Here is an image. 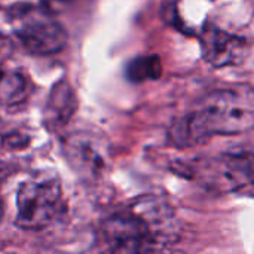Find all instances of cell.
<instances>
[{
    "label": "cell",
    "mask_w": 254,
    "mask_h": 254,
    "mask_svg": "<svg viewBox=\"0 0 254 254\" xmlns=\"http://www.w3.org/2000/svg\"><path fill=\"white\" fill-rule=\"evenodd\" d=\"M254 128V112L241 107L216 106L183 116L173 128L171 138L179 146H195L214 135H235Z\"/></svg>",
    "instance_id": "cell-1"
},
{
    "label": "cell",
    "mask_w": 254,
    "mask_h": 254,
    "mask_svg": "<svg viewBox=\"0 0 254 254\" xmlns=\"http://www.w3.org/2000/svg\"><path fill=\"white\" fill-rule=\"evenodd\" d=\"M30 94V83L27 77L15 70L0 73V103L7 107L22 104Z\"/></svg>",
    "instance_id": "cell-7"
},
{
    "label": "cell",
    "mask_w": 254,
    "mask_h": 254,
    "mask_svg": "<svg viewBox=\"0 0 254 254\" xmlns=\"http://www.w3.org/2000/svg\"><path fill=\"white\" fill-rule=\"evenodd\" d=\"M204 58L214 67L238 65L247 55L244 39L229 34L213 25H207L201 34Z\"/></svg>",
    "instance_id": "cell-5"
},
{
    "label": "cell",
    "mask_w": 254,
    "mask_h": 254,
    "mask_svg": "<svg viewBox=\"0 0 254 254\" xmlns=\"http://www.w3.org/2000/svg\"><path fill=\"white\" fill-rule=\"evenodd\" d=\"M3 217V204H1V199H0V220Z\"/></svg>",
    "instance_id": "cell-13"
},
{
    "label": "cell",
    "mask_w": 254,
    "mask_h": 254,
    "mask_svg": "<svg viewBox=\"0 0 254 254\" xmlns=\"http://www.w3.org/2000/svg\"><path fill=\"white\" fill-rule=\"evenodd\" d=\"M43 3V6L51 10V12H57V10H61L63 7H65L68 4L70 0H40Z\"/></svg>",
    "instance_id": "cell-11"
},
{
    "label": "cell",
    "mask_w": 254,
    "mask_h": 254,
    "mask_svg": "<svg viewBox=\"0 0 254 254\" xmlns=\"http://www.w3.org/2000/svg\"><path fill=\"white\" fill-rule=\"evenodd\" d=\"M68 150L73 162L77 164L79 168H83L85 171H97L103 164L101 152L95 149V146L86 141L85 138L80 141H70Z\"/></svg>",
    "instance_id": "cell-9"
},
{
    "label": "cell",
    "mask_w": 254,
    "mask_h": 254,
    "mask_svg": "<svg viewBox=\"0 0 254 254\" xmlns=\"http://www.w3.org/2000/svg\"><path fill=\"white\" fill-rule=\"evenodd\" d=\"M223 174L232 185L254 186V153L229 155L223 158Z\"/></svg>",
    "instance_id": "cell-8"
},
{
    "label": "cell",
    "mask_w": 254,
    "mask_h": 254,
    "mask_svg": "<svg viewBox=\"0 0 254 254\" xmlns=\"http://www.w3.org/2000/svg\"><path fill=\"white\" fill-rule=\"evenodd\" d=\"M161 73H162V65H161V60L156 55L138 57L134 61H131L127 68V76L132 82L158 79Z\"/></svg>",
    "instance_id": "cell-10"
},
{
    "label": "cell",
    "mask_w": 254,
    "mask_h": 254,
    "mask_svg": "<svg viewBox=\"0 0 254 254\" xmlns=\"http://www.w3.org/2000/svg\"><path fill=\"white\" fill-rule=\"evenodd\" d=\"M12 51V46H10V42L7 37H4L3 34H0V64L9 57Z\"/></svg>",
    "instance_id": "cell-12"
},
{
    "label": "cell",
    "mask_w": 254,
    "mask_h": 254,
    "mask_svg": "<svg viewBox=\"0 0 254 254\" xmlns=\"http://www.w3.org/2000/svg\"><path fill=\"white\" fill-rule=\"evenodd\" d=\"M103 237L109 249L116 253L144 252L153 244L147 220L134 211H122L110 216L103 225Z\"/></svg>",
    "instance_id": "cell-4"
},
{
    "label": "cell",
    "mask_w": 254,
    "mask_h": 254,
    "mask_svg": "<svg viewBox=\"0 0 254 254\" xmlns=\"http://www.w3.org/2000/svg\"><path fill=\"white\" fill-rule=\"evenodd\" d=\"M63 210V189L57 176L39 173L24 182L16 195V225L42 231L52 225Z\"/></svg>",
    "instance_id": "cell-2"
},
{
    "label": "cell",
    "mask_w": 254,
    "mask_h": 254,
    "mask_svg": "<svg viewBox=\"0 0 254 254\" xmlns=\"http://www.w3.org/2000/svg\"><path fill=\"white\" fill-rule=\"evenodd\" d=\"M15 34L30 52L40 55L55 54L67 43V31L46 7L21 10L15 18Z\"/></svg>",
    "instance_id": "cell-3"
},
{
    "label": "cell",
    "mask_w": 254,
    "mask_h": 254,
    "mask_svg": "<svg viewBox=\"0 0 254 254\" xmlns=\"http://www.w3.org/2000/svg\"><path fill=\"white\" fill-rule=\"evenodd\" d=\"M76 95L73 88L67 82L57 83L48 98V106L45 112V122L49 128L63 127L73 116L76 110Z\"/></svg>",
    "instance_id": "cell-6"
}]
</instances>
